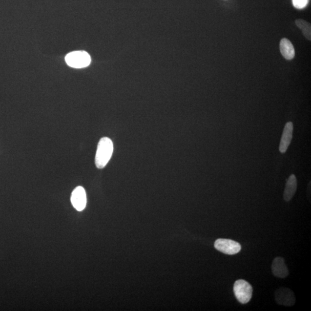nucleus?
Returning a JSON list of instances; mask_svg holds the SVG:
<instances>
[{"label":"nucleus","instance_id":"nucleus-7","mask_svg":"<svg viewBox=\"0 0 311 311\" xmlns=\"http://www.w3.org/2000/svg\"><path fill=\"white\" fill-rule=\"evenodd\" d=\"M293 132V124L291 122H288L285 124L283 135L281 137V142L279 149L281 153H285L287 151L289 146L292 140Z\"/></svg>","mask_w":311,"mask_h":311},{"label":"nucleus","instance_id":"nucleus-5","mask_svg":"<svg viewBox=\"0 0 311 311\" xmlns=\"http://www.w3.org/2000/svg\"><path fill=\"white\" fill-rule=\"evenodd\" d=\"M275 299L278 304L287 307L293 306L296 303L293 291L287 288H281L276 290Z\"/></svg>","mask_w":311,"mask_h":311},{"label":"nucleus","instance_id":"nucleus-11","mask_svg":"<svg viewBox=\"0 0 311 311\" xmlns=\"http://www.w3.org/2000/svg\"><path fill=\"white\" fill-rule=\"evenodd\" d=\"M296 24L298 27L301 29L304 36L308 40L311 39V24L308 23L302 19H297L296 21Z\"/></svg>","mask_w":311,"mask_h":311},{"label":"nucleus","instance_id":"nucleus-6","mask_svg":"<svg viewBox=\"0 0 311 311\" xmlns=\"http://www.w3.org/2000/svg\"><path fill=\"white\" fill-rule=\"evenodd\" d=\"M71 202L77 210L84 209L86 204V196L84 188L81 187H76L71 195Z\"/></svg>","mask_w":311,"mask_h":311},{"label":"nucleus","instance_id":"nucleus-1","mask_svg":"<svg viewBox=\"0 0 311 311\" xmlns=\"http://www.w3.org/2000/svg\"><path fill=\"white\" fill-rule=\"evenodd\" d=\"M114 150L113 143L108 137L99 141L95 156V165L99 169L104 168L111 158Z\"/></svg>","mask_w":311,"mask_h":311},{"label":"nucleus","instance_id":"nucleus-8","mask_svg":"<svg viewBox=\"0 0 311 311\" xmlns=\"http://www.w3.org/2000/svg\"><path fill=\"white\" fill-rule=\"evenodd\" d=\"M271 270L275 277L285 278L288 276V269L283 258L277 257L274 259L271 265Z\"/></svg>","mask_w":311,"mask_h":311},{"label":"nucleus","instance_id":"nucleus-2","mask_svg":"<svg viewBox=\"0 0 311 311\" xmlns=\"http://www.w3.org/2000/svg\"><path fill=\"white\" fill-rule=\"evenodd\" d=\"M233 291L237 300L240 303H248L251 299L252 287L248 281L244 280H237L234 284Z\"/></svg>","mask_w":311,"mask_h":311},{"label":"nucleus","instance_id":"nucleus-4","mask_svg":"<svg viewBox=\"0 0 311 311\" xmlns=\"http://www.w3.org/2000/svg\"><path fill=\"white\" fill-rule=\"evenodd\" d=\"M214 248L224 254L235 255L241 251V245L234 240L226 239H219L214 242Z\"/></svg>","mask_w":311,"mask_h":311},{"label":"nucleus","instance_id":"nucleus-12","mask_svg":"<svg viewBox=\"0 0 311 311\" xmlns=\"http://www.w3.org/2000/svg\"><path fill=\"white\" fill-rule=\"evenodd\" d=\"M309 0H292L293 4L297 9H303L309 4Z\"/></svg>","mask_w":311,"mask_h":311},{"label":"nucleus","instance_id":"nucleus-3","mask_svg":"<svg viewBox=\"0 0 311 311\" xmlns=\"http://www.w3.org/2000/svg\"><path fill=\"white\" fill-rule=\"evenodd\" d=\"M66 62L75 68H83L91 63V57L84 51H77L70 53L65 57Z\"/></svg>","mask_w":311,"mask_h":311},{"label":"nucleus","instance_id":"nucleus-9","mask_svg":"<svg viewBox=\"0 0 311 311\" xmlns=\"http://www.w3.org/2000/svg\"><path fill=\"white\" fill-rule=\"evenodd\" d=\"M297 182L296 176L292 174L289 177L284 192L285 201H290L293 197L297 190Z\"/></svg>","mask_w":311,"mask_h":311},{"label":"nucleus","instance_id":"nucleus-10","mask_svg":"<svg viewBox=\"0 0 311 311\" xmlns=\"http://www.w3.org/2000/svg\"><path fill=\"white\" fill-rule=\"evenodd\" d=\"M280 51L285 59L292 60L295 56V51L292 43L287 38H283L280 41Z\"/></svg>","mask_w":311,"mask_h":311}]
</instances>
